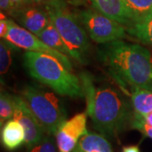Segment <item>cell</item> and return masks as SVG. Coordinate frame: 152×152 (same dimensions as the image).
I'll use <instances>...</instances> for the list:
<instances>
[{"label":"cell","instance_id":"44dd1931","mask_svg":"<svg viewBox=\"0 0 152 152\" xmlns=\"http://www.w3.org/2000/svg\"><path fill=\"white\" fill-rule=\"evenodd\" d=\"M130 128L139 130L144 135L152 140V125H150L146 124V123H145L140 118L134 116L133 121L131 123Z\"/></svg>","mask_w":152,"mask_h":152},{"label":"cell","instance_id":"5bb4252c","mask_svg":"<svg viewBox=\"0 0 152 152\" xmlns=\"http://www.w3.org/2000/svg\"><path fill=\"white\" fill-rule=\"evenodd\" d=\"M37 37L50 48L67 55L68 57H71L70 52L68 48V47L66 46L63 38L61 37L58 30L51 23V21L48 26L45 28L42 32L38 34Z\"/></svg>","mask_w":152,"mask_h":152},{"label":"cell","instance_id":"6da1fadb","mask_svg":"<svg viewBox=\"0 0 152 152\" xmlns=\"http://www.w3.org/2000/svg\"><path fill=\"white\" fill-rule=\"evenodd\" d=\"M87 115L102 135L113 137L130 127L134 110L124 95L107 83H97L91 74H80Z\"/></svg>","mask_w":152,"mask_h":152},{"label":"cell","instance_id":"f1b7e54d","mask_svg":"<svg viewBox=\"0 0 152 152\" xmlns=\"http://www.w3.org/2000/svg\"><path fill=\"white\" fill-rule=\"evenodd\" d=\"M77 1H79V0H77Z\"/></svg>","mask_w":152,"mask_h":152},{"label":"cell","instance_id":"277c9868","mask_svg":"<svg viewBox=\"0 0 152 152\" xmlns=\"http://www.w3.org/2000/svg\"><path fill=\"white\" fill-rule=\"evenodd\" d=\"M45 134L55 135L67 118L64 105L54 92L37 85H29L21 91Z\"/></svg>","mask_w":152,"mask_h":152},{"label":"cell","instance_id":"ffe728a7","mask_svg":"<svg viewBox=\"0 0 152 152\" xmlns=\"http://www.w3.org/2000/svg\"><path fill=\"white\" fill-rule=\"evenodd\" d=\"M53 136L46 134L40 141L32 146L28 147L27 152H58L57 143Z\"/></svg>","mask_w":152,"mask_h":152},{"label":"cell","instance_id":"7c38bea8","mask_svg":"<svg viewBox=\"0 0 152 152\" xmlns=\"http://www.w3.org/2000/svg\"><path fill=\"white\" fill-rule=\"evenodd\" d=\"M1 143L10 151L26 145V131L23 126L14 118L7 121L1 128Z\"/></svg>","mask_w":152,"mask_h":152},{"label":"cell","instance_id":"e0dca14e","mask_svg":"<svg viewBox=\"0 0 152 152\" xmlns=\"http://www.w3.org/2000/svg\"><path fill=\"white\" fill-rule=\"evenodd\" d=\"M127 31L140 42L152 48V17L127 28Z\"/></svg>","mask_w":152,"mask_h":152},{"label":"cell","instance_id":"7a4b0ae2","mask_svg":"<svg viewBox=\"0 0 152 152\" xmlns=\"http://www.w3.org/2000/svg\"><path fill=\"white\" fill-rule=\"evenodd\" d=\"M98 55L123 91L129 86L152 91V55L146 48L118 40L102 44Z\"/></svg>","mask_w":152,"mask_h":152},{"label":"cell","instance_id":"9c48e42d","mask_svg":"<svg viewBox=\"0 0 152 152\" xmlns=\"http://www.w3.org/2000/svg\"><path fill=\"white\" fill-rule=\"evenodd\" d=\"M14 103L13 118L18 121L25 129L26 148L32 146L40 141L46 134L22 96H14Z\"/></svg>","mask_w":152,"mask_h":152},{"label":"cell","instance_id":"7402d4cb","mask_svg":"<svg viewBox=\"0 0 152 152\" xmlns=\"http://www.w3.org/2000/svg\"><path fill=\"white\" fill-rule=\"evenodd\" d=\"M31 1L44 8H52V9L68 8V4L66 0H31Z\"/></svg>","mask_w":152,"mask_h":152},{"label":"cell","instance_id":"ac0fdd59","mask_svg":"<svg viewBox=\"0 0 152 152\" xmlns=\"http://www.w3.org/2000/svg\"><path fill=\"white\" fill-rule=\"evenodd\" d=\"M15 103L14 96L5 90L1 89L0 92V126L1 128L5 122L10 120L14 117Z\"/></svg>","mask_w":152,"mask_h":152},{"label":"cell","instance_id":"9a60e30c","mask_svg":"<svg viewBox=\"0 0 152 152\" xmlns=\"http://www.w3.org/2000/svg\"><path fill=\"white\" fill-rule=\"evenodd\" d=\"M134 114L145 116L152 113V91L135 90L130 96Z\"/></svg>","mask_w":152,"mask_h":152},{"label":"cell","instance_id":"30bf717a","mask_svg":"<svg viewBox=\"0 0 152 152\" xmlns=\"http://www.w3.org/2000/svg\"><path fill=\"white\" fill-rule=\"evenodd\" d=\"M17 23L23 28L37 36L50 24L48 10L35 3L23 6L12 15Z\"/></svg>","mask_w":152,"mask_h":152},{"label":"cell","instance_id":"4fadbf2b","mask_svg":"<svg viewBox=\"0 0 152 152\" xmlns=\"http://www.w3.org/2000/svg\"><path fill=\"white\" fill-rule=\"evenodd\" d=\"M78 146L84 152H113L106 137L98 134H87L80 140Z\"/></svg>","mask_w":152,"mask_h":152},{"label":"cell","instance_id":"2e32d148","mask_svg":"<svg viewBox=\"0 0 152 152\" xmlns=\"http://www.w3.org/2000/svg\"><path fill=\"white\" fill-rule=\"evenodd\" d=\"M134 24L152 17V0H126Z\"/></svg>","mask_w":152,"mask_h":152},{"label":"cell","instance_id":"8fae6325","mask_svg":"<svg viewBox=\"0 0 152 152\" xmlns=\"http://www.w3.org/2000/svg\"><path fill=\"white\" fill-rule=\"evenodd\" d=\"M98 12L129 28L134 25V16L126 0H87Z\"/></svg>","mask_w":152,"mask_h":152},{"label":"cell","instance_id":"d4e9b609","mask_svg":"<svg viewBox=\"0 0 152 152\" xmlns=\"http://www.w3.org/2000/svg\"><path fill=\"white\" fill-rule=\"evenodd\" d=\"M11 4L13 7V13L12 15L15 13V11H16L18 9L21 8L23 6L29 4L31 3H33L31 0H10ZM12 16V15H11Z\"/></svg>","mask_w":152,"mask_h":152},{"label":"cell","instance_id":"603a6c76","mask_svg":"<svg viewBox=\"0 0 152 152\" xmlns=\"http://www.w3.org/2000/svg\"><path fill=\"white\" fill-rule=\"evenodd\" d=\"M0 9L1 12L4 15H12L13 13V7L11 4L10 0H0Z\"/></svg>","mask_w":152,"mask_h":152},{"label":"cell","instance_id":"8992f818","mask_svg":"<svg viewBox=\"0 0 152 152\" xmlns=\"http://www.w3.org/2000/svg\"><path fill=\"white\" fill-rule=\"evenodd\" d=\"M75 14L89 37L96 43H108L126 37L127 27L95 9L75 11Z\"/></svg>","mask_w":152,"mask_h":152},{"label":"cell","instance_id":"83f0119b","mask_svg":"<svg viewBox=\"0 0 152 152\" xmlns=\"http://www.w3.org/2000/svg\"><path fill=\"white\" fill-rule=\"evenodd\" d=\"M73 152H84V151H82V150L80 149V147L77 145V147H76L75 149L74 150V151H73Z\"/></svg>","mask_w":152,"mask_h":152},{"label":"cell","instance_id":"3957f363","mask_svg":"<svg viewBox=\"0 0 152 152\" xmlns=\"http://www.w3.org/2000/svg\"><path fill=\"white\" fill-rule=\"evenodd\" d=\"M24 64L33 79L62 96L84 97L80 77L69 70L59 60L42 53L26 51Z\"/></svg>","mask_w":152,"mask_h":152},{"label":"cell","instance_id":"ba28073f","mask_svg":"<svg viewBox=\"0 0 152 152\" xmlns=\"http://www.w3.org/2000/svg\"><path fill=\"white\" fill-rule=\"evenodd\" d=\"M87 116L86 113H78L61 124L54 135L58 152H73L80 140L88 134Z\"/></svg>","mask_w":152,"mask_h":152},{"label":"cell","instance_id":"cb8c5ba5","mask_svg":"<svg viewBox=\"0 0 152 152\" xmlns=\"http://www.w3.org/2000/svg\"><path fill=\"white\" fill-rule=\"evenodd\" d=\"M9 26H10V20H8L7 18L0 20V37L2 39H5L9 31Z\"/></svg>","mask_w":152,"mask_h":152},{"label":"cell","instance_id":"5b68a950","mask_svg":"<svg viewBox=\"0 0 152 152\" xmlns=\"http://www.w3.org/2000/svg\"><path fill=\"white\" fill-rule=\"evenodd\" d=\"M50 21L59 32L70 52L71 58L81 64H86L90 43L86 29L77 15L68 8H46Z\"/></svg>","mask_w":152,"mask_h":152},{"label":"cell","instance_id":"52a82bcc","mask_svg":"<svg viewBox=\"0 0 152 152\" xmlns=\"http://www.w3.org/2000/svg\"><path fill=\"white\" fill-rule=\"evenodd\" d=\"M5 40L19 48L25 49L26 51L42 53L44 54L52 56L59 60L69 70L73 72V64L67 55L50 48L47 44L44 43L37 36L34 35L33 33L23 28L20 25L15 24L11 20H10L9 31L6 36Z\"/></svg>","mask_w":152,"mask_h":152},{"label":"cell","instance_id":"d6986e66","mask_svg":"<svg viewBox=\"0 0 152 152\" xmlns=\"http://www.w3.org/2000/svg\"><path fill=\"white\" fill-rule=\"evenodd\" d=\"M17 48L8 42L5 39H2L0 42V73L1 76L4 75L8 73L11 66L12 62V53L13 51Z\"/></svg>","mask_w":152,"mask_h":152},{"label":"cell","instance_id":"4316f807","mask_svg":"<svg viewBox=\"0 0 152 152\" xmlns=\"http://www.w3.org/2000/svg\"><path fill=\"white\" fill-rule=\"evenodd\" d=\"M122 152H140V150L138 145H129L123 147Z\"/></svg>","mask_w":152,"mask_h":152},{"label":"cell","instance_id":"484cf974","mask_svg":"<svg viewBox=\"0 0 152 152\" xmlns=\"http://www.w3.org/2000/svg\"><path fill=\"white\" fill-rule=\"evenodd\" d=\"M134 116L140 118V119L143 120L145 123H146L148 124L152 125V113H151L147 114V115H145V116H139V115H135V114H134Z\"/></svg>","mask_w":152,"mask_h":152}]
</instances>
